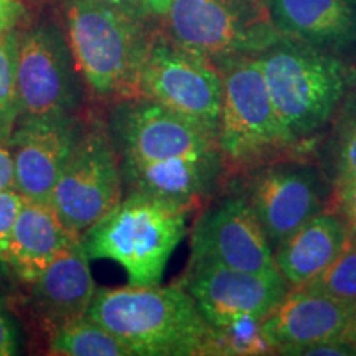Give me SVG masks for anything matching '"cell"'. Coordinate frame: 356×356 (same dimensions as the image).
Here are the masks:
<instances>
[{"mask_svg": "<svg viewBox=\"0 0 356 356\" xmlns=\"http://www.w3.org/2000/svg\"><path fill=\"white\" fill-rule=\"evenodd\" d=\"M88 315L132 356L200 355L210 328L193 297L178 284L96 289Z\"/></svg>", "mask_w": 356, "mask_h": 356, "instance_id": "cell-1", "label": "cell"}, {"mask_svg": "<svg viewBox=\"0 0 356 356\" xmlns=\"http://www.w3.org/2000/svg\"><path fill=\"white\" fill-rule=\"evenodd\" d=\"M195 204L131 191L81 234L89 259H109L132 286H155L186 234Z\"/></svg>", "mask_w": 356, "mask_h": 356, "instance_id": "cell-2", "label": "cell"}, {"mask_svg": "<svg viewBox=\"0 0 356 356\" xmlns=\"http://www.w3.org/2000/svg\"><path fill=\"white\" fill-rule=\"evenodd\" d=\"M259 61L280 121L299 142L330 121L356 79L335 53L291 37L267 48Z\"/></svg>", "mask_w": 356, "mask_h": 356, "instance_id": "cell-3", "label": "cell"}, {"mask_svg": "<svg viewBox=\"0 0 356 356\" xmlns=\"http://www.w3.org/2000/svg\"><path fill=\"white\" fill-rule=\"evenodd\" d=\"M215 65L222 81L218 142L225 168L251 172L292 154L299 140L274 108L259 56L226 58Z\"/></svg>", "mask_w": 356, "mask_h": 356, "instance_id": "cell-4", "label": "cell"}, {"mask_svg": "<svg viewBox=\"0 0 356 356\" xmlns=\"http://www.w3.org/2000/svg\"><path fill=\"white\" fill-rule=\"evenodd\" d=\"M66 22L71 51L89 91L111 104L136 97L150 38L147 22L101 0H70Z\"/></svg>", "mask_w": 356, "mask_h": 356, "instance_id": "cell-5", "label": "cell"}, {"mask_svg": "<svg viewBox=\"0 0 356 356\" xmlns=\"http://www.w3.org/2000/svg\"><path fill=\"white\" fill-rule=\"evenodd\" d=\"M167 33L213 61L259 56L284 37L262 0H172Z\"/></svg>", "mask_w": 356, "mask_h": 356, "instance_id": "cell-6", "label": "cell"}, {"mask_svg": "<svg viewBox=\"0 0 356 356\" xmlns=\"http://www.w3.org/2000/svg\"><path fill=\"white\" fill-rule=\"evenodd\" d=\"M137 96L218 134L222 106L220 70L210 58L175 42L167 32H150Z\"/></svg>", "mask_w": 356, "mask_h": 356, "instance_id": "cell-7", "label": "cell"}, {"mask_svg": "<svg viewBox=\"0 0 356 356\" xmlns=\"http://www.w3.org/2000/svg\"><path fill=\"white\" fill-rule=\"evenodd\" d=\"M122 188L108 122L88 119L53 190V208L73 233L81 236L121 202Z\"/></svg>", "mask_w": 356, "mask_h": 356, "instance_id": "cell-8", "label": "cell"}, {"mask_svg": "<svg viewBox=\"0 0 356 356\" xmlns=\"http://www.w3.org/2000/svg\"><path fill=\"white\" fill-rule=\"evenodd\" d=\"M108 127L119 162L222 159L218 134L140 96L113 102Z\"/></svg>", "mask_w": 356, "mask_h": 356, "instance_id": "cell-9", "label": "cell"}, {"mask_svg": "<svg viewBox=\"0 0 356 356\" xmlns=\"http://www.w3.org/2000/svg\"><path fill=\"white\" fill-rule=\"evenodd\" d=\"M83 84L70 42L55 25L35 26L20 37L19 118L78 115L84 102Z\"/></svg>", "mask_w": 356, "mask_h": 356, "instance_id": "cell-10", "label": "cell"}, {"mask_svg": "<svg viewBox=\"0 0 356 356\" xmlns=\"http://www.w3.org/2000/svg\"><path fill=\"white\" fill-rule=\"evenodd\" d=\"M190 262H211L266 274L279 270L274 249L246 197H229L198 218Z\"/></svg>", "mask_w": 356, "mask_h": 356, "instance_id": "cell-11", "label": "cell"}, {"mask_svg": "<svg viewBox=\"0 0 356 356\" xmlns=\"http://www.w3.org/2000/svg\"><path fill=\"white\" fill-rule=\"evenodd\" d=\"M178 286L193 297L208 323L264 320L291 291L280 270L256 274L211 262H190Z\"/></svg>", "mask_w": 356, "mask_h": 356, "instance_id": "cell-12", "label": "cell"}, {"mask_svg": "<svg viewBox=\"0 0 356 356\" xmlns=\"http://www.w3.org/2000/svg\"><path fill=\"white\" fill-rule=\"evenodd\" d=\"M84 121L79 115L19 118L10 142L15 165V190L25 198L51 203V195Z\"/></svg>", "mask_w": 356, "mask_h": 356, "instance_id": "cell-13", "label": "cell"}, {"mask_svg": "<svg viewBox=\"0 0 356 356\" xmlns=\"http://www.w3.org/2000/svg\"><path fill=\"white\" fill-rule=\"evenodd\" d=\"M246 198L274 248L323 211L317 172L300 163L262 168L252 178Z\"/></svg>", "mask_w": 356, "mask_h": 356, "instance_id": "cell-14", "label": "cell"}, {"mask_svg": "<svg viewBox=\"0 0 356 356\" xmlns=\"http://www.w3.org/2000/svg\"><path fill=\"white\" fill-rule=\"evenodd\" d=\"M262 328L275 355L293 345L356 340V304L296 287L262 320Z\"/></svg>", "mask_w": 356, "mask_h": 356, "instance_id": "cell-15", "label": "cell"}, {"mask_svg": "<svg viewBox=\"0 0 356 356\" xmlns=\"http://www.w3.org/2000/svg\"><path fill=\"white\" fill-rule=\"evenodd\" d=\"M30 287L33 309L48 330L86 315L96 284L81 238L58 252Z\"/></svg>", "mask_w": 356, "mask_h": 356, "instance_id": "cell-16", "label": "cell"}, {"mask_svg": "<svg viewBox=\"0 0 356 356\" xmlns=\"http://www.w3.org/2000/svg\"><path fill=\"white\" fill-rule=\"evenodd\" d=\"M269 8L284 37L330 53L356 48V0H270Z\"/></svg>", "mask_w": 356, "mask_h": 356, "instance_id": "cell-17", "label": "cell"}, {"mask_svg": "<svg viewBox=\"0 0 356 356\" xmlns=\"http://www.w3.org/2000/svg\"><path fill=\"white\" fill-rule=\"evenodd\" d=\"M81 236L61 221L51 203L25 198L13 228L6 264L22 282L32 284L60 251Z\"/></svg>", "mask_w": 356, "mask_h": 356, "instance_id": "cell-18", "label": "cell"}, {"mask_svg": "<svg viewBox=\"0 0 356 356\" xmlns=\"http://www.w3.org/2000/svg\"><path fill=\"white\" fill-rule=\"evenodd\" d=\"M350 239L348 225L322 211L275 246V264L289 287H300L327 269L345 251Z\"/></svg>", "mask_w": 356, "mask_h": 356, "instance_id": "cell-19", "label": "cell"}, {"mask_svg": "<svg viewBox=\"0 0 356 356\" xmlns=\"http://www.w3.org/2000/svg\"><path fill=\"white\" fill-rule=\"evenodd\" d=\"M129 193L154 195L197 204L225 172L222 159H175L165 162H119Z\"/></svg>", "mask_w": 356, "mask_h": 356, "instance_id": "cell-20", "label": "cell"}, {"mask_svg": "<svg viewBox=\"0 0 356 356\" xmlns=\"http://www.w3.org/2000/svg\"><path fill=\"white\" fill-rule=\"evenodd\" d=\"M48 353L60 356H132L131 350L89 315L51 328Z\"/></svg>", "mask_w": 356, "mask_h": 356, "instance_id": "cell-21", "label": "cell"}, {"mask_svg": "<svg viewBox=\"0 0 356 356\" xmlns=\"http://www.w3.org/2000/svg\"><path fill=\"white\" fill-rule=\"evenodd\" d=\"M200 355H275V348L267 340L264 328H262V320L252 317H238L231 318L228 322L210 323Z\"/></svg>", "mask_w": 356, "mask_h": 356, "instance_id": "cell-22", "label": "cell"}, {"mask_svg": "<svg viewBox=\"0 0 356 356\" xmlns=\"http://www.w3.org/2000/svg\"><path fill=\"white\" fill-rule=\"evenodd\" d=\"M20 35L17 30L0 35V131L12 132L20 115L17 89V60Z\"/></svg>", "mask_w": 356, "mask_h": 356, "instance_id": "cell-23", "label": "cell"}, {"mask_svg": "<svg viewBox=\"0 0 356 356\" xmlns=\"http://www.w3.org/2000/svg\"><path fill=\"white\" fill-rule=\"evenodd\" d=\"M300 289L356 304V243L353 239H350L345 251L327 269L300 286Z\"/></svg>", "mask_w": 356, "mask_h": 356, "instance_id": "cell-24", "label": "cell"}, {"mask_svg": "<svg viewBox=\"0 0 356 356\" xmlns=\"http://www.w3.org/2000/svg\"><path fill=\"white\" fill-rule=\"evenodd\" d=\"M25 197L15 188L0 191V261L7 262L13 228L24 207Z\"/></svg>", "mask_w": 356, "mask_h": 356, "instance_id": "cell-25", "label": "cell"}, {"mask_svg": "<svg viewBox=\"0 0 356 356\" xmlns=\"http://www.w3.org/2000/svg\"><path fill=\"white\" fill-rule=\"evenodd\" d=\"M277 355L287 356H356V340H325L307 345L280 348Z\"/></svg>", "mask_w": 356, "mask_h": 356, "instance_id": "cell-26", "label": "cell"}, {"mask_svg": "<svg viewBox=\"0 0 356 356\" xmlns=\"http://www.w3.org/2000/svg\"><path fill=\"white\" fill-rule=\"evenodd\" d=\"M335 170V185L343 184V181L356 177V121L341 137Z\"/></svg>", "mask_w": 356, "mask_h": 356, "instance_id": "cell-27", "label": "cell"}, {"mask_svg": "<svg viewBox=\"0 0 356 356\" xmlns=\"http://www.w3.org/2000/svg\"><path fill=\"white\" fill-rule=\"evenodd\" d=\"M337 207L351 233L356 231V177L335 185Z\"/></svg>", "mask_w": 356, "mask_h": 356, "instance_id": "cell-28", "label": "cell"}, {"mask_svg": "<svg viewBox=\"0 0 356 356\" xmlns=\"http://www.w3.org/2000/svg\"><path fill=\"white\" fill-rule=\"evenodd\" d=\"M10 136L12 132L0 131V191L15 188V165Z\"/></svg>", "mask_w": 356, "mask_h": 356, "instance_id": "cell-29", "label": "cell"}, {"mask_svg": "<svg viewBox=\"0 0 356 356\" xmlns=\"http://www.w3.org/2000/svg\"><path fill=\"white\" fill-rule=\"evenodd\" d=\"M19 330L7 310L0 307V356H10L19 353Z\"/></svg>", "mask_w": 356, "mask_h": 356, "instance_id": "cell-30", "label": "cell"}, {"mask_svg": "<svg viewBox=\"0 0 356 356\" xmlns=\"http://www.w3.org/2000/svg\"><path fill=\"white\" fill-rule=\"evenodd\" d=\"M26 13L20 0H0V35L15 30Z\"/></svg>", "mask_w": 356, "mask_h": 356, "instance_id": "cell-31", "label": "cell"}, {"mask_svg": "<svg viewBox=\"0 0 356 356\" xmlns=\"http://www.w3.org/2000/svg\"><path fill=\"white\" fill-rule=\"evenodd\" d=\"M101 2H104L111 7L118 8V10L124 12L126 15L132 17V19H136V20L147 22L150 19V13L147 12V8L142 0H101Z\"/></svg>", "mask_w": 356, "mask_h": 356, "instance_id": "cell-32", "label": "cell"}, {"mask_svg": "<svg viewBox=\"0 0 356 356\" xmlns=\"http://www.w3.org/2000/svg\"><path fill=\"white\" fill-rule=\"evenodd\" d=\"M147 8V12L150 13V17L162 20L167 15L168 8H170L172 0H142Z\"/></svg>", "mask_w": 356, "mask_h": 356, "instance_id": "cell-33", "label": "cell"}, {"mask_svg": "<svg viewBox=\"0 0 356 356\" xmlns=\"http://www.w3.org/2000/svg\"><path fill=\"white\" fill-rule=\"evenodd\" d=\"M351 239H353V241L356 243V231H353V233H351Z\"/></svg>", "mask_w": 356, "mask_h": 356, "instance_id": "cell-34", "label": "cell"}, {"mask_svg": "<svg viewBox=\"0 0 356 356\" xmlns=\"http://www.w3.org/2000/svg\"><path fill=\"white\" fill-rule=\"evenodd\" d=\"M262 2H266L267 6H269V3H270V0H262Z\"/></svg>", "mask_w": 356, "mask_h": 356, "instance_id": "cell-35", "label": "cell"}]
</instances>
